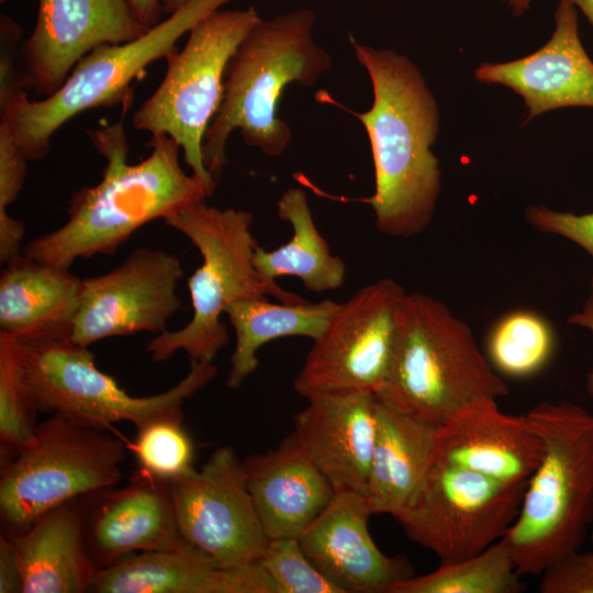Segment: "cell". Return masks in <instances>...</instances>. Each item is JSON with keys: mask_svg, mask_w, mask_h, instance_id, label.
<instances>
[{"mask_svg": "<svg viewBox=\"0 0 593 593\" xmlns=\"http://www.w3.org/2000/svg\"><path fill=\"white\" fill-rule=\"evenodd\" d=\"M591 540H592V544H593V529H592V533H591Z\"/></svg>", "mask_w": 593, "mask_h": 593, "instance_id": "42", "label": "cell"}, {"mask_svg": "<svg viewBox=\"0 0 593 593\" xmlns=\"http://www.w3.org/2000/svg\"><path fill=\"white\" fill-rule=\"evenodd\" d=\"M232 0H188L136 40L91 51L49 97L30 100L26 90L0 101L4 125L27 161L45 158L54 134L76 115L97 108L132 102V83L158 59L176 52L177 41L204 16Z\"/></svg>", "mask_w": 593, "mask_h": 593, "instance_id": "7", "label": "cell"}, {"mask_svg": "<svg viewBox=\"0 0 593 593\" xmlns=\"http://www.w3.org/2000/svg\"><path fill=\"white\" fill-rule=\"evenodd\" d=\"M371 515L363 495L336 493L299 537L311 562L343 593H389L414 575L404 556L378 548L368 527Z\"/></svg>", "mask_w": 593, "mask_h": 593, "instance_id": "17", "label": "cell"}, {"mask_svg": "<svg viewBox=\"0 0 593 593\" xmlns=\"http://www.w3.org/2000/svg\"><path fill=\"white\" fill-rule=\"evenodd\" d=\"M555 333L541 315L515 311L501 317L488 340V359L506 377L526 378L540 371L555 350Z\"/></svg>", "mask_w": 593, "mask_h": 593, "instance_id": "29", "label": "cell"}, {"mask_svg": "<svg viewBox=\"0 0 593 593\" xmlns=\"http://www.w3.org/2000/svg\"><path fill=\"white\" fill-rule=\"evenodd\" d=\"M573 7L579 8L593 26V0H564Z\"/></svg>", "mask_w": 593, "mask_h": 593, "instance_id": "39", "label": "cell"}, {"mask_svg": "<svg viewBox=\"0 0 593 593\" xmlns=\"http://www.w3.org/2000/svg\"><path fill=\"white\" fill-rule=\"evenodd\" d=\"M542 452L526 414H506L496 400L480 401L435 428L434 458L508 483L528 481Z\"/></svg>", "mask_w": 593, "mask_h": 593, "instance_id": "20", "label": "cell"}, {"mask_svg": "<svg viewBox=\"0 0 593 593\" xmlns=\"http://www.w3.org/2000/svg\"><path fill=\"white\" fill-rule=\"evenodd\" d=\"M260 20L254 5L219 9L204 16L190 30L184 46L166 57L161 82L133 115L136 130L167 135L178 143L209 197L217 180L203 164L204 135L221 105L226 67Z\"/></svg>", "mask_w": 593, "mask_h": 593, "instance_id": "8", "label": "cell"}, {"mask_svg": "<svg viewBox=\"0 0 593 593\" xmlns=\"http://www.w3.org/2000/svg\"><path fill=\"white\" fill-rule=\"evenodd\" d=\"M339 304L328 299L316 303H271L267 296L230 303L224 313L235 331L236 344L226 387L238 389L255 372L259 365L257 351L265 344L286 336L316 339Z\"/></svg>", "mask_w": 593, "mask_h": 593, "instance_id": "26", "label": "cell"}, {"mask_svg": "<svg viewBox=\"0 0 593 593\" xmlns=\"http://www.w3.org/2000/svg\"><path fill=\"white\" fill-rule=\"evenodd\" d=\"M188 0H161L164 13L171 14L181 8Z\"/></svg>", "mask_w": 593, "mask_h": 593, "instance_id": "41", "label": "cell"}, {"mask_svg": "<svg viewBox=\"0 0 593 593\" xmlns=\"http://www.w3.org/2000/svg\"><path fill=\"white\" fill-rule=\"evenodd\" d=\"M507 394L467 323L439 300L407 293L379 400L438 427L480 401Z\"/></svg>", "mask_w": 593, "mask_h": 593, "instance_id": "5", "label": "cell"}, {"mask_svg": "<svg viewBox=\"0 0 593 593\" xmlns=\"http://www.w3.org/2000/svg\"><path fill=\"white\" fill-rule=\"evenodd\" d=\"M27 160L16 149L9 130L0 124V210H7L22 191Z\"/></svg>", "mask_w": 593, "mask_h": 593, "instance_id": "35", "label": "cell"}, {"mask_svg": "<svg viewBox=\"0 0 593 593\" xmlns=\"http://www.w3.org/2000/svg\"><path fill=\"white\" fill-rule=\"evenodd\" d=\"M278 593H343L304 553L299 538H272L258 559Z\"/></svg>", "mask_w": 593, "mask_h": 593, "instance_id": "32", "label": "cell"}, {"mask_svg": "<svg viewBox=\"0 0 593 593\" xmlns=\"http://www.w3.org/2000/svg\"><path fill=\"white\" fill-rule=\"evenodd\" d=\"M402 286L380 279L340 303L313 340L293 382L307 399L344 393H378L388 374L406 298Z\"/></svg>", "mask_w": 593, "mask_h": 593, "instance_id": "12", "label": "cell"}, {"mask_svg": "<svg viewBox=\"0 0 593 593\" xmlns=\"http://www.w3.org/2000/svg\"><path fill=\"white\" fill-rule=\"evenodd\" d=\"M475 80L512 89L524 100V123L551 110L593 108V61L579 35L577 9L559 0L555 31L536 52L506 63H483Z\"/></svg>", "mask_w": 593, "mask_h": 593, "instance_id": "18", "label": "cell"}, {"mask_svg": "<svg viewBox=\"0 0 593 593\" xmlns=\"http://www.w3.org/2000/svg\"><path fill=\"white\" fill-rule=\"evenodd\" d=\"M87 133L107 160L101 181L74 191L67 222L27 242L24 256L69 269L78 258L114 255L143 225L209 198L201 182L180 166L181 148L171 137L152 136L150 154L132 165L122 122Z\"/></svg>", "mask_w": 593, "mask_h": 593, "instance_id": "2", "label": "cell"}, {"mask_svg": "<svg viewBox=\"0 0 593 593\" xmlns=\"http://www.w3.org/2000/svg\"><path fill=\"white\" fill-rule=\"evenodd\" d=\"M246 484L268 539L299 538L336 494L294 433L243 460Z\"/></svg>", "mask_w": 593, "mask_h": 593, "instance_id": "22", "label": "cell"}, {"mask_svg": "<svg viewBox=\"0 0 593 593\" xmlns=\"http://www.w3.org/2000/svg\"><path fill=\"white\" fill-rule=\"evenodd\" d=\"M512 9L514 15L519 16L528 11L533 0H501Z\"/></svg>", "mask_w": 593, "mask_h": 593, "instance_id": "40", "label": "cell"}, {"mask_svg": "<svg viewBox=\"0 0 593 593\" xmlns=\"http://www.w3.org/2000/svg\"><path fill=\"white\" fill-rule=\"evenodd\" d=\"M373 392L320 395L294 416V435L335 493L365 496L377 433Z\"/></svg>", "mask_w": 593, "mask_h": 593, "instance_id": "19", "label": "cell"}, {"mask_svg": "<svg viewBox=\"0 0 593 593\" xmlns=\"http://www.w3.org/2000/svg\"><path fill=\"white\" fill-rule=\"evenodd\" d=\"M97 593H278L259 561L223 568L188 545L128 555L96 572Z\"/></svg>", "mask_w": 593, "mask_h": 593, "instance_id": "21", "label": "cell"}, {"mask_svg": "<svg viewBox=\"0 0 593 593\" xmlns=\"http://www.w3.org/2000/svg\"><path fill=\"white\" fill-rule=\"evenodd\" d=\"M4 1H7V0H1V3H3Z\"/></svg>", "mask_w": 593, "mask_h": 593, "instance_id": "43", "label": "cell"}, {"mask_svg": "<svg viewBox=\"0 0 593 593\" xmlns=\"http://www.w3.org/2000/svg\"><path fill=\"white\" fill-rule=\"evenodd\" d=\"M170 490L177 527L189 547L223 568L260 558L269 539L233 448H216L201 469L171 481Z\"/></svg>", "mask_w": 593, "mask_h": 593, "instance_id": "13", "label": "cell"}, {"mask_svg": "<svg viewBox=\"0 0 593 593\" xmlns=\"http://www.w3.org/2000/svg\"><path fill=\"white\" fill-rule=\"evenodd\" d=\"M24 351L38 411L101 429L120 422L138 428L156 418L183 414L184 401L217 372L213 362L191 365L187 376L167 391L134 396L97 367L88 347L65 342L24 346Z\"/></svg>", "mask_w": 593, "mask_h": 593, "instance_id": "10", "label": "cell"}, {"mask_svg": "<svg viewBox=\"0 0 593 593\" xmlns=\"http://www.w3.org/2000/svg\"><path fill=\"white\" fill-rule=\"evenodd\" d=\"M136 19L147 29L160 22L164 13L161 0H126Z\"/></svg>", "mask_w": 593, "mask_h": 593, "instance_id": "37", "label": "cell"}, {"mask_svg": "<svg viewBox=\"0 0 593 593\" xmlns=\"http://www.w3.org/2000/svg\"><path fill=\"white\" fill-rule=\"evenodd\" d=\"M21 577V593L90 591L97 568L85 537L78 499L41 514L25 530L7 535Z\"/></svg>", "mask_w": 593, "mask_h": 593, "instance_id": "24", "label": "cell"}, {"mask_svg": "<svg viewBox=\"0 0 593 593\" xmlns=\"http://www.w3.org/2000/svg\"><path fill=\"white\" fill-rule=\"evenodd\" d=\"M253 220L248 211L217 209L204 201L164 220L192 242L203 261L188 280L192 318L182 328L166 331L148 343L146 350L154 361H165L182 350L190 366L213 362L230 342L221 315L236 300L271 295L287 304L306 302L257 271Z\"/></svg>", "mask_w": 593, "mask_h": 593, "instance_id": "6", "label": "cell"}, {"mask_svg": "<svg viewBox=\"0 0 593 593\" xmlns=\"http://www.w3.org/2000/svg\"><path fill=\"white\" fill-rule=\"evenodd\" d=\"M568 322L571 325L589 329L593 333V277L591 280V292L583 307L579 312L573 313L568 318ZM585 388L593 400V369L586 376Z\"/></svg>", "mask_w": 593, "mask_h": 593, "instance_id": "38", "label": "cell"}, {"mask_svg": "<svg viewBox=\"0 0 593 593\" xmlns=\"http://www.w3.org/2000/svg\"><path fill=\"white\" fill-rule=\"evenodd\" d=\"M124 449L109 429L55 414L37 424L33 444L1 471L0 514L8 535L25 530L53 507L118 485Z\"/></svg>", "mask_w": 593, "mask_h": 593, "instance_id": "9", "label": "cell"}, {"mask_svg": "<svg viewBox=\"0 0 593 593\" xmlns=\"http://www.w3.org/2000/svg\"><path fill=\"white\" fill-rule=\"evenodd\" d=\"M182 276L177 256L139 247L109 272L82 279L70 342L88 347L108 337L166 332L182 307L177 294Z\"/></svg>", "mask_w": 593, "mask_h": 593, "instance_id": "14", "label": "cell"}, {"mask_svg": "<svg viewBox=\"0 0 593 593\" xmlns=\"http://www.w3.org/2000/svg\"><path fill=\"white\" fill-rule=\"evenodd\" d=\"M435 428L378 398L376 441L365 493L372 514L395 517L413 501L433 460Z\"/></svg>", "mask_w": 593, "mask_h": 593, "instance_id": "25", "label": "cell"}, {"mask_svg": "<svg viewBox=\"0 0 593 593\" xmlns=\"http://www.w3.org/2000/svg\"><path fill=\"white\" fill-rule=\"evenodd\" d=\"M503 539L481 552L395 583L389 593H521V580Z\"/></svg>", "mask_w": 593, "mask_h": 593, "instance_id": "28", "label": "cell"}, {"mask_svg": "<svg viewBox=\"0 0 593 593\" xmlns=\"http://www.w3.org/2000/svg\"><path fill=\"white\" fill-rule=\"evenodd\" d=\"M183 414L153 419L137 428L130 445L137 470L171 482L190 473L194 446L182 426Z\"/></svg>", "mask_w": 593, "mask_h": 593, "instance_id": "31", "label": "cell"}, {"mask_svg": "<svg viewBox=\"0 0 593 593\" xmlns=\"http://www.w3.org/2000/svg\"><path fill=\"white\" fill-rule=\"evenodd\" d=\"M541 593H593V550L572 551L541 572Z\"/></svg>", "mask_w": 593, "mask_h": 593, "instance_id": "33", "label": "cell"}, {"mask_svg": "<svg viewBox=\"0 0 593 593\" xmlns=\"http://www.w3.org/2000/svg\"><path fill=\"white\" fill-rule=\"evenodd\" d=\"M81 280L69 269L23 254L0 276V333L25 347L70 342Z\"/></svg>", "mask_w": 593, "mask_h": 593, "instance_id": "23", "label": "cell"}, {"mask_svg": "<svg viewBox=\"0 0 593 593\" xmlns=\"http://www.w3.org/2000/svg\"><path fill=\"white\" fill-rule=\"evenodd\" d=\"M22 592L19 567L7 536L0 538V593Z\"/></svg>", "mask_w": 593, "mask_h": 593, "instance_id": "36", "label": "cell"}, {"mask_svg": "<svg viewBox=\"0 0 593 593\" xmlns=\"http://www.w3.org/2000/svg\"><path fill=\"white\" fill-rule=\"evenodd\" d=\"M527 481L508 483L433 457L410 505L394 518L441 562L474 556L504 537Z\"/></svg>", "mask_w": 593, "mask_h": 593, "instance_id": "11", "label": "cell"}, {"mask_svg": "<svg viewBox=\"0 0 593 593\" xmlns=\"http://www.w3.org/2000/svg\"><path fill=\"white\" fill-rule=\"evenodd\" d=\"M525 217L534 228L564 237L593 258V212L574 214L559 212L545 205H533L526 209Z\"/></svg>", "mask_w": 593, "mask_h": 593, "instance_id": "34", "label": "cell"}, {"mask_svg": "<svg viewBox=\"0 0 593 593\" xmlns=\"http://www.w3.org/2000/svg\"><path fill=\"white\" fill-rule=\"evenodd\" d=\"M526 416L544 452L502 538L522 577L540 575L557 559L580 550L593 524V414L559 401L541 402Z\"/></svg>", "mask_w": 593, "mask_h": 593, "instance_id": "4", "label": "cell"}, {"mask_svg": "<svg viewBox=\"0 0 593 593\" xmlns=\"http://www.w3.org/2000/svg\"><path fill=\"white\" fill-rule=\"evenodd\" d=\"M89 555L103 569L136 552L179 549L170 482L135 470L126 485L78 499Z\"/></svg>", "mask_w": 593, "mask_h": 593, "instance_id": "16", "label": "cell"}, {"mask_svg": "<svg viewBox=\"0 0 593 593\" xmlns=\"http://www.w3.org/2000/svg\"><path fill=\"white\" fill-rule=\"evenodd\" d=\"M277 214L290 223L292 237L273 250L257 245L253 256L257 271L269 281L294 276L305 289L318 293L340 288L346 275L345 262L332 253L318 232L305 191L298 187L286 190L277 202Z\"/></svg>", "mask_w": 593, "mask_h": 593, "instance_id": "27", "label": "cell"}, {"mask_svg": "<svg viewBox=\"0 0 593 593\" xmlns=\"http://www.w3.org/2000/svg\"><path fill=\"white\" fill-rule=\"evenodd\" d=\"M315 13L299 9L260 20L232 56L223 97L203 139V164L219 179L227 164L226 143L238 130L249 147L269 157L281 156L292 132L279 114L291 83L314 86L332 67L331 55L313 38Z\"/></svg>", "mask_w": 593, "mask_h": 593, "instance_id": "3", "label": "cell"}, {"mask_svg": "<svg viewBox=\"0 0 593 593\" xmlns=\"http://www.w3.org/2000/svg\"><path fill=\"white\" fill-rule=\"evenodd\" d=\"M350 43L367 70L373 100L356 116L370 142L374 167L371 205L377 228L391 237H413L429 225L440 193V169L432 152L439 110L426 80L406 56L389 48Z\"/></svg>", "mask_w": 593, "mask_h": 593, "instance_id": "1", "label": "cell"}, {"mask_svg": "<svg viewBox=\"0 0 593 593\" xmlns=\"http://www.w3.org/2000/svg\"><path fill=\"white\" fill-rule=\"evenodd\" d=\"M35 395L24 346L0 333V441L16 455L33 444L37 428Z\"/></svg>", "mask_w": 593, "mask_h": 593, "instance_id": "30", "label": "cell"}, {"mask_svg": "<svg viewBox=\"0 0 593 593\" xmlns=\"http://www.w3.org/2000/svg\"><path fill=\"white\" fill-rule=\"evenodd\" d=\"M146 31L126 0H38L34 30L20 47L24 88L49 97L91 51Z\"/></svg>", "mask_w": 593, "mask_h": 593, "instance_id": "15", "label": "cell"}]
</instances>
